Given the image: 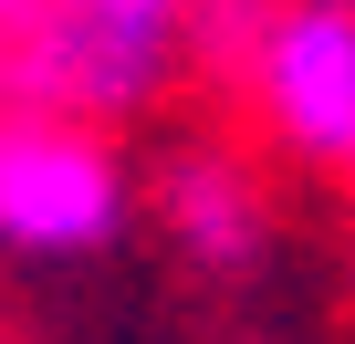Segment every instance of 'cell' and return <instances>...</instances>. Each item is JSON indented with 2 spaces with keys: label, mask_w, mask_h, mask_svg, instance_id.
Instances as JSON below:
<instances>
[{
  "label": "cell",
  "mask_w": 355,
  "mask_h": 344,
  "mask_svg": "<svg viewBox=\"0 0 355 344\" xmlns=\"http://www.w3.org/2000/svg\"><path fill=\"white\" fill-rule=\"evenodd\" d=\"M209 0H0V115L115 125L199 53Z\"/></svg>",
  "instance_id": "1"
},
{
  "label": "cell",
  "mask_w": 355,
  "mask_h": 344,
  "mask_svg": "<svg viewBox=\"0 0 355 344\" xmlns=\"http://www.w3.org/2000/svg\"><path fill=\"white\" fill-rule=\"evenodd\" d=\"M241 84L282 156L355 178V0H261L241 32Z\"/></svg>",
  "instance_id": "2"
},
{
  "label": "cell",
  "mask_w": 355,
  "mask_h": 344,
  "mask_svg": "<svg viewBox=\"0 0 355 344\" xmlns=\"http://www.w3.org/2000/svg\"><path fill=\"white\" fill-rule=\"evenodd\" d=\"M125 240V167L84 115H0V251L105 261Z\"/></svg>",
  "instance_id": "3"
},
{
  "label": "cell",
  "mask_w": 355,
  "mask_h": 344,
  "mask_svg": "<svg viewBox=\"0 0 355 344\" xmlns=\"http://www.w3.org/2000/svg\"><path fill=\"white\" fill-rule=\"evenodd\" d=\"M157 209H167L178 251H189L199 271L251 282V271L272 261V199L251 188V167H241V156H220V146H178V156H167Z\"/></svg>",
  "instance_id": "4"
}]
</instances>
